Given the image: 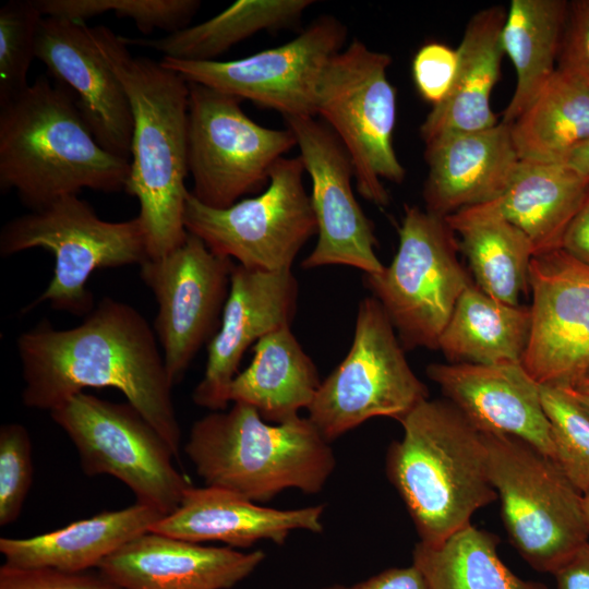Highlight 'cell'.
I'll return each mask as SVG.
<instances>
[{
  "label": "cell",
  "mask_w": 589,
  "mask_h": 589,
  "mask_svg": "<svg viewBox=\"0 0 589 589\" xmlns=\"http://www.w3.org/2000/svg\"><path fill=\"white\" fill-rule=\"evenodd\" d=\"M28 408L61 406L87 387H112L167 441L176 457L181 429L158 339L132 305L105 297L77 326L44 320L16 340Z\"/></svg>",
  "instance_id": "cell-1"
},
{
  "label": "cell",
  "mask_w": 589,
  "mask_h": 589,
  "mask_svg": "<svg viewBox=\"0 0 589 589\" xmlns=\"http://www.w3.org/2000/svg\"><path fill=\"white\" fill-rule=\"evenodd\" d=\"M99 56L128 96L133 132L124 191L137 199L148 256L160 259L188 237L183 217L188 168L189 83L160 61L135 57L106 26L88 27Z\"/></svg>",
  "instance_id": "cell-2"
},
{
  "label": "cell",
  "mask_w": 589,
  "mask_h": 589,
  "mask_svg": "<svg viewBox=\"0 0 589 589\" xmlns=\"http://www.w3.org/2000/svg\"><path fill=\"white\" fill-rule=\"evenodd\" d=\"M129 172L130 159L99 145L65 85L41 75L0 105V189L31 211L82 189L124 190Z\"/></svg>",
  "instance_id": "cell-3"
},
{
  "label": "cell",
  "mask_w": 589,
  "mask_h": 589,
  "mask_svg": "<svg viewBox=\"0 0 589 589\" xmlns=\"http://www.w3.org/2000/svg\"><path fill=\"white\" fill-rule=\"evenodd\" d=\"M386 472L421 542L437 543L497 498L483 434L447 399H425L399 420Z\"/></svg>",
  "instance_id": "cell-4"
},
{
  "label": "cell",
  "mask_w": 589,
  "mask_h": 589,
  "mask_svg": "<svg viewBox=\"0 0 589 589\" xmlns=\"http://www.w3.org/2000/svg\"><path fill=\"white\" fill-rule=\"evenodd\" d=\"M184 452L206 485L255 503L287 489L317 493L336 465L329 442L308 417L269 423L242 402L199 419Z\"/></svg>",
  "instance_id": "cell-5"
},
{
  "label": "cell",
  "mask_w": 589,
  "mask_h": 589,
  "mask_svg": "<svg viewBox=\"0 0 589 589\" xmlns=\"http://www.w3.org/2000/svg\"><path fill=\"white\" fill-rule=\"evenodd\" d=\"M36 248L52 253L53 276L24 312L48 302L57 311L87 315L95 306L86 284L95 271L141 265L149 259L139 216L104 220L77 194L62 196L3 225L2 256Z\"/></svg>",
  "instance_id": "cell-6"
},
{
  "label": "cell",
  "mask_w": 589,
  "mask_h": 589,
  "mask_svg": "<svg viewBox=\"0 0 589 589\" xmlns=\"http://www.w3.org/2000/svg\"><path fill=\"white\" fill-rule=\"evenodd\" d=\"M482 434L489 478L512 544L532 568L553 574L589 542L582 493L553 458L528 442Z\"/></svg>",
  "instance_id": "cell-7"
},
{
  "label": "cell",
  "mask_w": 589,
  "mask_h": 589,
  "mask_svg": "<svg viewBox=\"0 0 589 589\" xmlns=\"http://www.w3.org/2000/svg\"><path fill=\"white\" fill-rule=\"evenodd\" d=\"M389 55L354 38L328 61L316 92V116L346 148L357 191L366 201L386 206L383 180L400 183L406 169L393 142L396 91L387 77Z\"/></svg>",
  "instance_id": "cell-8"
},
{
  "label": "cell",
  "mask_w": 589,
  "mask_h": 589,
  "mask_svg": "<svg viewBox=\"0 0 589 589\" xmlns=\"http://www.w3.org/2000/svg\"><path fill=\"white\" fill-rule=\"evenodd\" d=\"M454 233L445 217L406 206L392 263L381 273L364 275L405 350L438 349L454 308L471 283L458 260Z\"/></svg>",
  "instance_id": "cell-9"
},
{
  "label": "cell",
  "mask_w": 589,
  "mask_h": 589,
  "mask_svg": "<svg viewBox=\"0 0 589 589\" xmlns=\"http://www.w3.org/2000/svg\"><path fill=\"white\" fill-rule=\"evenodd\" d=\"M428 398V387L410 368L388 316L369 297L359 304L347 356L321 382L306 410L330 442L371 418L399 421Z\"/></svg>",
  "instance_id": "cell-10"
},
{
  "label": "cell",
  "mask_w": 589,
  "mask_h": 589,
  "mask_svg": "<svg viewBox=\"0 0 589 589\" xmlns=\"http://www.w3.org/2000/svg\"><path fill=\"white\" fill-rule=\"evenodd\" d=\"M50 416L72 441L87 476L115 477L136 502L164 515L180 505L191 483L175 467L167 441L131 404L82 392Z\"/></svg>",
  "instance_id": "cell-11"
},
{
  "label": "cell",
  "mask_w": 589,
  "mask_h": 589,
  "mask_svg": "<svg viewBox=\"0 0 589 589\" xmlns=\"http://www.w3.org/2000/svg\"><path fill=\"white\" fill-rule=\"evenodd\" d=\"M299 156L280 158L266 189L225 208H214L189 193L183 224L215 254L252 269L280 272L292 264L317 233L316 219Z\"/></svg>",
  "instance_id": "cell-12"
},
{
  "label": "cell",
  "mask_w": 589,
  "mask_h": 589,
  "mask_svg": "<svg viewBox=\"0 0 589 589\" xmlns=\"http://www.w3.org/2000/svg\"><path fill=\"white\" fill-rule=\"evenodd\" d=\"M189 83L188 168L193 196L225 208L269 183L276 163L297 146L293 133L253 121L241 99Z\"/></svg>",
  "instance_id": "cell-13"
},
{
  "label": "cell",
  "mask_w": 589,
  "mask_h": 589,
  "mask_svg": "<svg viewBox=\"0 0 589 589\" xmlns=\"http://www.w3.org/2000/svg\"><path fill=\"white\" fill-rule=\"evenodd\" d=\"M346 26L332 15L314 20L290 41L229 61L160 62L188 82L199 83L285 117H315L316 92L328 61L339 52Z\"/></svg>",
  "instance_id": "cell-14"
},
{
  "label": "cell",
  "mask_w": 589,
  "mask_h": 589,
  "mask_svg": "<svg viewBox=\"0 0 589 589\" xmlns=\"http://www.w3.org/2000/svg\"><path fill=\"white\" fill-rule=\"evenodd\" d=\"M233 265L189 232L176 250L140 265V276L157 301L154 330L173 385L219 328Z\"/></svg>",
  "instance_id": "cell-15"
},
{
  "label": "cell",
  "mask_w": 589,
  "mask_h": 589,
  "mask_svg": "<svg viewBox=\"0 0 589 589\" xmlns=\"http://www.w3.org/2000/svg\"><path fill=\"white\" fill-rule=\"evenodd\" d=\"M522 366L539 384L575 386L589 371V265L563 249L533 255Z\"/></svg>",
  "instance_id": "cell-16"
},
{
  "label": "cell",
  "mask_w": 589,
  "mask_h": 589,
  "mask_svg": "<svg viewBox=\"0 0 589 589\" xmlns=\"http://www.w3.org/2000/svg\"><path fill=\"white\" fill-rule=\"evenodd\" d=\"M293 133L299 157L312 183L311 203L317 241L301 263L303 268L346 265L364 275L385 267L375 254L373 223L365 216L352 190L353 166L334 131L315 117H285Z\"/></svg>",
  "instance_id": "cell-17"
},
{
  "label": "cell",
  "mask_w": 589,
  "mask_h": 589,
  "mask_svg": "<svg viewBox=\"0 0 589 589\" xmlns=\"http://www.w3.org/2000/svg\"><path fill=\"white\" fill-rule=\"evenodd\" d=\"M297 299L292 269L265 272L233 265L220 326L208 342L204 375L193 392L196 405L226 410L244 352L264 336L291 325Z\"/></svg>",
  "instance_id": "cell-18"
},
{
  "label": "cell",
  "mask_w": 589,
  "mask_h": 589,
  "mask_svg": "<svg viewBox=\"0 0 589 589\" xmlns=\"http://www.w3.org/2000/svg\"><path fill=\"white\" fill-rule=\"evenodd\" d=\"M36 59L75 95L99 145L130 159L131 106L120 80L94 47L85 23L44 16L36 38Z\"/></svg>",
  "instance_id": "cell-19"
},
{
  "label": "cell",
  "mask_w": 589,
  "mask_h": 589,
  "mask_svg": "<svg viewBox=\"0 0 589 589\" xmlns=\"http://www.w3.org/2000/svg\"><path fill=\"white\" fill-rule=\"evenodd\" d=\"M426 375L479 431L519 437L555 459L540 385L521 363H431Z\"/></svg>",
  "instance_id": "cell-20"
},
{
  "label": "cell",
  "mask_w": 589,
  "mask_h": 589,
  "mask_svg": "<svg viewBox=\"0 0 589 589\" xmlns=\"http://www.w3.org/2000/svg\"><path fill=\"white\" fill-rule=\"evenodd\" d=\"M264 558L259 550L205 546L147 531L107 556L98 568L122 589H229Z\"/></svg>",
  "instance_id": "cell-21"
},
{
  "label": "cell",
  "mask_w": 589,
  "mask_h": 589,
  "mask_svg": "<svg viewBox=\"0 0 589 589\" xmlns=\"http://www.w3.org/2000/svg\"><path fill=\"white\" fill-rule=\"evenodd\" d=\"M425 145V211L446 217L491 202L510 185L520 164L510 124L446 134Z\"/></svg>",
  "instance_id": "cell-22"
},
{
  "label": "cell",
  "mask_w": 589,
  "mask_h": 589,
  "mask_svg": "<svg viewBox=\"0 0 589 589\" xmlns=\"http://www.w3.org/2000/svg\"><path fill=\"white\" fill-rule=\"evenodd\" d=\"M323 505L276 509L232 491L189 486L180 505L155 522L149 531L200 543L219 541L248 548L261 540L284 543L291 531L323 530Z\"/></svg>",
  "instance_id": "cell-23"
},
{
  "label": "cell",
  "mask_w": 589,
  "mask_h": 589,
  "mask_svg": "<svg viewBox=\"0 0 589 589\" xmlns=\"http://www.w3.org/2000/svg\"><path fill=\"white\" fill-rule=\"evenodd\" d=\"M588 190L589 184L565 163L521 159L501 196L455 213L510 223L528 237L537 255L562 248L567 226Z\"/></svg>",
  "instance_id": "cell-24"
},
{
  "label": "cell",
  "mask_w": 589,
  "mask_h": 589,
  "mask_svg": "<svg viewBox=\"0 0 589 589\" xmlns=\"http://www.w3.org/2000/svg\"><path fill=\"white\" fill-rule=\"evenodd\" d=\"M506 10L492 5L474 13L457 47V69L447 96L420 127L424 144L443 135L479 131L498 123L491 94L504 55L502 31Z\"/></svg>",
  "instance_id": "cell-25"
},
{
  "label": "cell",
  "mask_w": 589,
  "mask_h": 589,
  "mask_svg": "<svg viewBox=\"0 0 589 589\" xmlns=\"http://www.w3.org/2000/svg\"><path fill=\"white\" fill-rule=\"evenodd\" d=\"M165 515L139 502L31 538H0L5 564L81 573L99 564Z\"/></svg>",
  "instance_id": "cell-26"
},
{
  "label": "cell",
  "mask_w": 589,
  "mask_h": 589,
  "mask_svg": "<svg viewBox=\"0 0 589 589\" xmlns=\"http://www.w3.org/2000/svg\"><path fill=\"white\" fill-rule=\"evenodd\" d=\"M253 352L250 365L230 385V401L253 407L269 423L300 417L299 410L309 408L321 381L290 326L261 338Z\"/></svg>",
  "instance_id": "cell-27"
},
{
  "label": "cell",
  "mask_w": 589,
  "mask_h": 589,
  "mask_svg": "<svg viewBox=\"0 0 589 589\" xmlns=\"http://www.w3.org/2000/svg\"><path fill=\"white\" fill-rule=\"evenodd\" d=\"M530 324L529 306L497 301L471 281L454 308L438 349L450 363H521Z\"/></svg>",
  "instance_id": "cell-28"
},
{
  "label": "cell",
  "mask_w": 589,
  "mask_h": 589,
  "mask_svg": "<svg viewBox=\"0 0 589 589\" xmlns=\"http://www.w3.org/2000/svg\"><path fill=\"white\" fill-rule=\"evenodd\" d=\"M565 0H512L502 31L504 53L516 71L502 121L513 123L556 71L568 17Z\"/></svg>",
  "instance_id": "cell-29"
},
{
  "label": "cell",
  "mask_w": 589,
  "mask_h": 589,
  "mask_svg": "<svg viewBox=\"0 0 589 589\" xmlns=\"http://www.w3.org/2000/svg\"><path fill=\"white\" fill-rule=\"evenodd\" d=\"M510 131L520 159L564 163L589 141V86L557 67Z\"/></svg>",
  "instance_id": "cell-30"
},
{
  "label": "cell",
  "mask_w": 589,
  "mask_h": 589,
  "mask_svg": "<svg viewBox=\"0 0 589 589\" xmlns=\"http://www.w3.org/2000/svg\"><path fill=\"white\" fill-rule=\"evenodd\" d=\"M312 0H238L226 10L193 26L155 39L122 37L163 53V58L212 61L236 44L261 31H274L298 22Z\"/></svg>",
  "instance_id": "cell-31"
},
{
  "label": "cell",
  "mask_w": 589,
  "mask_h": 589,
  "mask_svg": "<svg viewBox=\"0 0 589 589\" xmlns=\"http://www.w3.org/2000/svg\"><path fill=\"white\" fill-rule=\"evenodd\" d=\"M460 236L459 250L466 255L474 284L491 298L510 305L529 288V266L534 255L528 237L500 218L445 217Z\"/></svg>",
  "instance_id": "cell-32"
},
{
  "label": "cell",
  "mask_w": 589,
  "mask_h": 589,
  "mask_svg": "<svg viewBox=\"0 0 589 589\" xmlns=\"http://www.w3.org/2000/svg\"><path fill=\"white\" fill-rule=\"evenodd\" d=\"M497 543V537L468 524L437 543L418 542L412 565L429 589H548L512 573Z\"/></svg>",
  "instance_id": "cell-33"
},
{
  "label": "cell",
  "mask_w": 589,
  "mask_h": 589,
  "mask_svg": "<svg viewBox=\"0 0 589 589\" xmlns=\"http://www.w3.org/2000/svg\"><path fill=\"white\" fill-rule=\"evenodd\" d=\"M43 16L84 23L112 12L132 20L143 34L161 29L168 34L188 27L199 10L197 0H34Z\"/></svg>",
  "instance_id": "cell-34"
},
{
  "label": "cell",
  "mask_w": 589,
  "mask_h": 589,
  "mask_svg": "<svg viewBox=\"0 0 589 589\" xmlns=\"http://www.w3.org/2000/svg\"><path fill=\"white\" fill-rule=\"evenodd\" d=\"M43 17L34 0H10L0 9V105L29 86L27 73Z\"/></svg>",
  "instance_id": "cell-35"
},
{
  "label": "cell",
  "mask_w": 589,
  "mask_h": 589,
  "mask_svg": "<svg viewBox=\"0 0 589 589\" xmlns=\"http://www.w3.org/2000/svg\"><path fill=\"white\" fill-rule=\"evenodd\" d=\"M555 445V461L572 483L589 489V414L563 389L540 385Z\"/></svg>",
  "instance_id": "cell-36"
},
{
  "label": "cell",
  "mask_w": 589,
  "mask_h": 589,
  "mask_svg": "<svg viewBox=\"0 0 589 589\" xmlns=\"http://www.w3.org/2000/svg\"><path fill=\"white\" fill-rule=\"evenodd\" d=\"M33 481L32 443L20 423L0 428V525L14 522L21 514Z\"/></svg>",
  "instance_id": "cell-37"
},
{
  "label": "cell",
  "mask_w": 589,
  "mask_h": 589,
  "mask_svg": "<svg viewBox=\"0 0 589 589\" xmlns=\"http://www.w3.org/2000/svg\"><path fill=\"white\" fill-rule=\"evenodd\" d=\"M457 69V50L436 41L420 47L412 60V77L420 96L433 106L449 93Z\"/></svg>",
  "instance_id": "cell-38"
},
{
  "label": "cell",
  "mask_w": 589,
  "mask_h": 589,
  "mask_svg": "<svg viewBox=\"0 0 589 589\" xmlns=\"http://www.w3.org/2000/svg\"><path fill=\"white\" fill-rule=\"evenodd\" d=\"M0 589H122L100 573H71L50 567H0Z\"/></svg>",
  "instance_id": "cell-39"
},
{
  "label": "cell",
  "mask_w": 589,
  "mask_h": 589,
  "mask_svg": "<svg viewBox=\"0 0 589 589\" xmlns=\"http://www.w3.org/2000/svg\"><path fill=\"white\" fill-rule=\"evenodd\" d=\"M557 67L589 86V0L569 2Z\"/></svg>",
  "instance_id": "cell-40"
},
{
  "label": "cell",
  "mask_w": 589,
  "mask_h": 589,
  "mask_svg": "<svg viewBox=\"0 0 589 589\" xmlns=\"http://www.w3.org/2000/svg\"><path fill=\"white\" fill-rule=\"evenodd\" d=\"M325 589H429L421 573L413 566L388 568L352 586L334 585Z\"/></svg>",
  "instance_id": "cell-41"
},
{
  "label": "cell",
  "mask_w": 589,
  "mask_h": 589,
  "mask_svg": "<svg viewBox=\"0 0 589 589\" xmlns=\"http://www.w3.org/2000/svg\"><path fill=\"white\" fill-rule=\"evenodd\" d=\"M561 249L589 265V190L567 226Z\"/></svg>",
  "instance_id": "cell-42"
},
{
  "label": "cell",
  "mask_w": 589,
  "mask_h": 589,
  "mask_svg": "<svg viewBox=\"0 0 589 589\" xmlns=\"http://www.w3.org/2000/svg\"><path fill=\"white\" fill-rule=\"evenodd\" d=\"M556 589H589V542L552 574Z\"/></svg>",
  "instance_id": "cell-43"
},
{
  "label": "cell",
  "mask_w": 589,
  "mask_h": 589,
  "mask_svg": "<svg viewBox=\"0 0 589 589\" xmlns=\"http://www.w3.org/2000/svg\"><path fill=\"white\" fill-rule=\"evenodd\" d=\"M564 163L589 184V141L575 148Z\"/></svg>",
  "instance_id": "cell-44"
},
{
  "label": "cell",
  "mask_w": 589,
  "mask_h": 589,
  "mask_svg": "<svg viewBox=\"0 0 589 589\" xmlns=\"http://www.w3.org/2000/svg\"><path fill=\"white\" fill-rule=\"evenodd\" d=\"M572 397L589 414V385L558 387Z\"/></svg>",
  "instance_id": "cell-45"
},
{
  "label": "cell",
  "mask_w": 589,
  "mask_h": 589,
  "mask_svg": "<svg viewBox=\"0 0 589 589\" xmlns=\"http://www.w3.org/2000/svg\"><path fill=\"white\" fill-rule=\"evenodd\" d=\"M585 515L589 525V489L582 493Z\"/></svg>",
  "instance_id": "cell-46"
},
{
  "label": "cell",
  "mask_w": 589,
  "mask_h": 589,
  "mask_svg": "<svg viewBox=\"0 0 589 589\" xmlns=\"http://www.w3.org/2000/svg\"><path fill=\"white\" fill-rule=\"evenodd\" d=\"M579 384L589 385V371L587 372L584 380ZM579 384H577V385H579Z\"/></svg>",
  "instance_id": "cell-47"
}]
</instances>
